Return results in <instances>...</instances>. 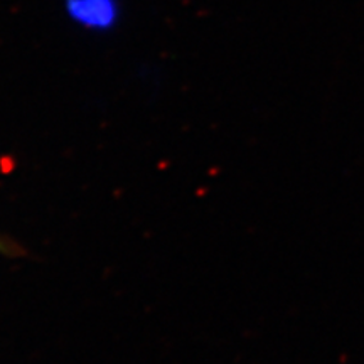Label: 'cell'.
<instances>
[{
    "instance_id": "cell-2",
    "label": "cell",
    "mask_w": 364,
    "mask_h": 364,
    "mask_svg": "<svg viewBox=\"0 0 364 364\" xmlns=\"http://www.w3.org/2000/svg\"><path fill=\"white\" fill-rule=\"evenodd\" d=\"M0 253L9 255V257H19V255L24 253V250H22L16 241L2 238V236H0Z\"/></svg>"
},
{
    "instance_id": "cell-1",
    "label": "cell",
    "mask_w": 364,
    "mask_h": 364,
    "mask_svg": "<svg viewBox=\"0 0 364 364\" xmlns=\"http://www.w3.org/2000/svg\"><path fill=\"white\" fill-rule=\"evenodd\" d=\"M68 21L95 34L110 33L120 24V0H63Z\"/></svg>"
}]
</instances>
